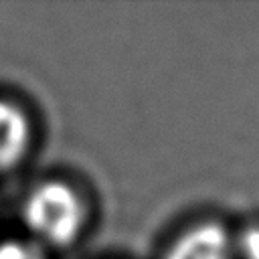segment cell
Returning a JSON list of instances; mask_svg holds the SVG:
<instances>
[{
	"mask_svg": "<svg viewBox=\"0 0 259 259\" xmlns=\"http://www.w3.org/2000/svg\"><path fill=\"white\" fill-rule=\"evenodd\" d=\"M24 221L40 241L65 245L73 241L81 229L83 204L67 184L45 182L28 196Z\"/></svg>",
	"mask_w": 259,
	"mask_h": 259,
	"instance_id": "cell-1",
	"label": "cell"
},
{
	"mask_svg": "<svg viewBox=\"0 0 259 259\" xmlns=\"http://www.w3.org/2000/svg\"><path fill=\"white\" fill-rule=\"evenodd\" d=\"M164 259H237L235 241L223 225L198 223L172 243Z\"/></svg>",
	"mask_w": 259,
	"mask_h": 259,
	"instance_id": "cell-2",
	"label": "cell"
},
{
	"mask_svg": "<svg viewBox=\"0 0 259 259\" xmlns=\"http://www.w3.org/2000/svg\"><path fill=\"white\" fill-rule=\"evenodd\" d=\"M28 121L26 115L10 101L0 99V168L14 164L26 150Z\"/></svg>",
	"mask_w": 259,
	"mask_h": 259,
	"instance_id": "cell-3",
	"label": "cell"
},
{
	"mask_svg": "<svg viewBox=\"0 0 259 259\" xmlns=\"http://www.w3.org/2000/svg\"><path fill=\"white\" fill-rule=\"evenodd\" d=\"M237 259H259V225H251L233 235Z\"/></svg>",
	"mask_w": 259,
	"mask_h": 259,
	"instance_id": "cell-4",
	"label": "cell"
},
{
	"mask_svg": "<svg viewBox=\"0 0 259 259\" xmlns=\"http://www.w3.org/2000/svg\"><path fill=\"white\" fill-rule=\"evenodd\" d=\"M0 259H42V257L30 245L18 241H6L0 243Z\"/></svg>",
	"mask_w": 259,
	"mask_h": 259,
	"instance_id": "cell-5",
	"label": "cell"
}]
</instances>
